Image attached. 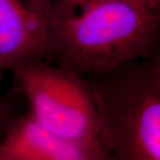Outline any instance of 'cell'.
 I'll use <instances>...</instances> for the list:
<instances>
[{
	"mask_svg": "<svg viewBox=\"0 0 160 160\" xmlns=\"http://www.w3.org/2000/svg\"><path fill=\"white\" fill-rule=\"evenodd\" d=\"M103 147L114 160H160V55L86 78Z\"/></svg>",
	"mask_w": 160,
	"mask_h": 160,
	"instance_id": "cell-2",
	"label": "cell"
},
{
	"mask_svg": "<svg viewBox=\"0 0 160 160\" xmlns=\"http://www.w3.org/2000/svg\"><path fill=\"white\" fill-rule=\"evenodd\" d=\"M0 160H114L101 143L58 137L36 124L29 115H17L0 140Z\"/></svg>",
	"mask_w": 160,
	"mask_h": 160,
	"instance_id": "cell-5",
	"label": "cell"
},
{
	"mask_svg": "<svg viewBox=\"0 0 160 160\" xmlns=\"http://www.w3.org/2000/svg\"><path fill=\"white\" fill-rule=\"evenodd\" d=\"M18 114L14 111L13 104L7 99H0V140L5 134L12 120Z\"/></svg>",
	"mask_w": 160,
	"mask_h": 160,
	"instance_id": "cell-6",
	"label": "cell"
},
{
	"mask_svg": "<svg viewBox=\"0 0 160 160\" xmlns=\"http://www.w3.org/2000/svg\"><path fill=\"white\" fill-rule=\"evenodd\" d=\"M52 0H0V73L49 59Z\"/></svg>",
	"mask_w": 160,
	"mask_h": 160,
	"instance_id": "cell-4",
	"label": "cell"
},
{
	"mask_svg": "<svg viewBox=\"0 0 160 160\" xmlns=\"http://www.w3.org/2000/svg\"><path fill=\"white\" fill-rule=\"evenodd\" d=\"M10 72L15 92L28 103L27 113L40 127L69 141L102 144L86 78L46 61L26 63Z\"/></svg>",
	"mask_w": 160,
	"mask_h": 160,
	"instance_id": "cell-3",
	"label": "cell"
},
{
	"mask_svg": "<svg viewBox=\"0 0 160 160\" xmlns=\"http://www.w3.org/2000/svg\"><path fill=\"white\" fill-rule=\"evenodd\" d=\"M147 9L160 11V0H126Z\"/></svg>",
	"mask_w": 160,
	"mask_h": 160,
	"instance_id": "cell-7",
	"label": "cell"
},
{
	"mask_svg": "<svg viewBox=\"0 0 160 160\" xmlns=\"http://www.w3.org/2000/svg\"><path fill=\"white\" fill-rule=\"evenodd\" d=\"M160 11L126 0H52L47 62L87 78L160 55Z\"/></svg>",
	"mask_w": 160,
	"mask_h": 160,
	"instance_id": "cell-1",
	"label": "cell"
}]
</instances>
